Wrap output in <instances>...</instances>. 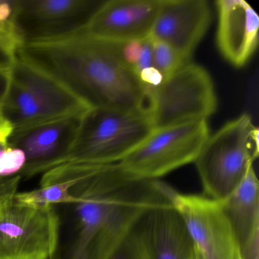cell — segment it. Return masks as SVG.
Instances as JSON below:
<instances>
[{
    "mask_svg": "<svg viewBox=\"0 0 259 259\" xmlns=\"http://www.w3.org/2000/svg\"><path fill=\"white\" fill-rule=\"evenodd\" d=\"M48 183L72 180L75 201L54 205L57 238L49 259H107L161 196L154 181H132L117 163H69L50 169Z\"/></svg>",
    "mask_w": 259,
    "mask_h": 259,
    "instance_id": "1",
    "label": "cell"
},
{
    "mask_svg": "<svg viewBox=\"0 0 259 259\" xmlns=\"http://www.w3.org/2000/svg\"><path fill=\"white\" fill-rule=\"evenodd\" d=\"M16 55L57 78L90 108L147 107L146 89L125 63L120 45L82 31L58 41L25 45Z\"/></svg>",
    "mask_w": 259,
    "mask_h": 259,
    "instance_id": "2",
    "label": "cell"
},
{
    "mask_svg": "<svg viewBox=\"0 0 259 259\" xmlns=\"http://www.w3.org/2000/svg\"><path fill=\"white\" fill-rule=\"evenodd\" d=\"M154 130L148 107L136 110L90 108L81 117L76 140L65 163H119Z\"/></svg>",
    "mask_w": 259,
    "mask_h": 259,
    "instance_id": "3",
    "label": "cell"
},
{
    "mask_svg": "<svg viewBox=\"0 0 259 259\" xmlns=\"http://www.w3.org/2000/svg\"><path fill=\"white\" fill-rule=\"evenodd\" d=\"M258 154V128L249 115L227 122L209 136L195 160L203 195L224 201L253 167Z\"/></svg>",
    "mask_w": 259,
    "mask_h": 259,
    "instance_id": "4",
    "label": "cell"
},
{
    "mask_svg": "<svg viewBox=\"0 0 259 259\" xmlns=\"http://www.w3.org/2000/svg\"><path fill=\"white\" fill-rule=\"evenodd\" d=\"M89 109L57 78L16 55L3 105V115L13 130L83 114Z\"/></svg>",
    "mask_w": 259,
    "mask_h": 259,
    "instance_id": "5",
    "label": "cell"
},
{
    "mask_svg": "<svg viewBox=\"0 0 259 259\" xmlns=\"http://www.w3.org/2000/svg\"><path fill=\"white\" fill-rule=\"evenodd\" d=\"M146 93L154 130L207 120L218 107L210 75L202 66L191 61Z\"/></svg>",
    "mask_w": 259,
    "mask_h": 259,
    "instance_id": "6",
    "label": "cell"
},
{
    "mask_svg": "<svg viewBox=\"0 0 259 259\" xmlns=\"http://www.w3.org/2000/svg\"><path fill=\"white\" fill-rule=\"evenodd\" d=\"M207 120L155 130L118 163L133 181H152L195 162L208 139Z\"/></svg>",
    "mask_w": 259,
    "mask_h": 259,
    "instance_id": "7",
    "label": "cell"
},
{
    "mask_svg": "<svg viewBox=\"0 0 259 259\" xmlns=\"http://www.w3.org/2000/svg\"><path fill=\"white\" fill-rule=\"evenodd\" d=\"M154 183L183 220L203 259H242L237 236L222 201L204 195L182 193L160 180Z\"/></svg>",
    "mask_w": 259,
    "mask_h": 259,
    "instance_id": "8",
    "label": "cell"
},
{
    "mask_svg": "<svg viewBox=\"0 0 259 259\" xmlns=\"http://www.w3.org/2000/svg\"><path fill=\"white\" fill-rule=\"evenodd\" d=\"M16 194L0 210V259H49L57 238L55 207L27 204Z\"/></svg>",
    "mask_w": 259,
    "mask_h": 259,
    "instance_id": "9",
    "label": "cell"
},
{
    "mask_svg": "<svg viewBox=\"0 0 259 259\" xmlns=\"http://www.w3.org/2000/svg\"><path fill=\"white\" fill-rule=\"evenodd\" d=\"M103 2L15 0L13 23L22 47L58 41L84 31Z\"/></svg>",
    "mask_w": 259,
    "mask_h": 259,
    "instance_id": "10",
    "label": "cell"
},
{
    "mask_svg": "<svg viewBox=\"0 0 259 259\" xmlns=\"http://www.w3.org/2000/svg\"><path fill=\"white\" fill-rule=\"evenodd\" d=\"M83 114L13 130L9 145L20 148L26 155V164L19 175L29 178L66 163L76 140Z\"/></svg>",
    "mask_w": 259,
    "mask_h": 259,
    "instance_id": "11",
    "label": "cell"
},
{
    "mask_svg": "<svg viewBox=\"0 0 259 259\" xmlns=\"http://www.w3.org/2000/svg\"><path fill=\"white\" fill-rule=\"evenodd\" d=\"M163 0L104 1L84 32L110 43L123 45L150 37Z\"/></svg>",
    "mask_w": 259,
    "mask_h": 259,
    "instance_id": "12",
    "label": "cell"
},
{
    "mask_svg": "<svg viewBox=\"0 0 259 259\" xmlns=\"http://www.w3.org/2000/svg\"><path fill=\"white\" fill-rule=\"evenodd\" d=\"M135 228L147 259H197L183 220L162 194Z\"/></svg>",
    "mask_w": 259,
    "mask_h": 259,
    "instance_id": "13",
    "label": "cell"
},
{
    "mask_svg": "<svg viewBox=\"0 0 259 259\" xmlns=\"http://www.w3.org/2000/svg\"><path fill=\"white\" fill-rule=\"evenodd\" d=\"M210 20L211 9L206 0H163L150 37L169 45L190 62Z\"/></svg>",
    "mask_w": 259,
    "mask_h": 259,
    "instance_id": "14",
    "label": "cell"
},
{
    "mask_svg": "<svg viewBox=\"0 0 259 259\" xmlns=\"http://www.w3.org/2000/svg\"><path fill=\"white\" fill-rule=\"evenodd\" d=\"M215 5L218 50L232 66L243 67L257 49L258 16L245 0H218Z\"/></svg>",
    "mask_w": 259,
    "mask_h": 259,
    "instance_id": "15",
    "label": "cell"
},
{
    "mask_svg": "<svg viewBox=\"0 0 259 259\" xmlns=\"http://www.w3.org/2000/svg\"><path fill=\"white\" fill-rule=\"evenodd\" d=\"M237 236L242 259H258L259 184L254 168L222 201Z\"/></svg>",
    "mask_w": 259,
    "mask_h": 259,
    "instance_id": "16",
    "label": "cell"
},
{
    "mask_svg": "<svg viewBox=\"0 0 259 259\" xmlns=\"http://www.w3.org/2000/svg\"><path fill=\"white\" fill-rule=\"evenodd\" d=\"M120 48L125 63L140 80L146 92L163 81L154 67L151 37L120 45Z\"/></svg>",
    "mask_w": 259,
    "mask_h": 259,
    "instance_id": "17",
    "label": "cell"
},
{
    "mask_svg": "<svg viewBox=\"0 0 259 259\" xmlns=\"http://www.w3.org/2000/svg\"><path fill=\"white\" fill-rule=\"evenodd\" d=\"M72 180H62L30 192H16L18 199L27 204L37 206L59 205L70 204L75 201V198L71 195L69 189L72 187Z\"/></svg>",
    "mask_w": 259,
    "mask_h": 259,
    "instance_id": "18",
    "label": "cell"
},
{
    "mask_svg": "<svg viewBox=\"0 0 259 259\" xmlns=\"http://www.w3.org/2000/svg\"><path fill=\"white\" fill-rule=\"evenodd\" d=\"M152 40V57L154 67L163 80L171 76L180 69L186 62L171 47L160 40Z\"/></svg>",
    "mask_w": 259,
    "mask_h": 259,
    "instance_id": "19",
    "label": "cell"
},
{
    "mask_svg": "<svg viewBox=\"0 0 259 259\" xmlns=\"http://www.w3.org/2000/svg\"><path fill=\"white\" fill-rule=\"evenodd\" d=\"M15 0H0V40L17 54L22 47L13 23Z\"/></svg>",
    "mask_w": 259,
    "mask_h": 259,
    "instance_id": "20",
    "label": "cell"
},
{
    "mask_svg": "<svg viewBox=\"0 0 259 259\" xmlns=\"http://www.w3.org/2000/svg\"><path fill=\"white\" fill-rule=\"evenodd\" d=\"M136 224L118 242L107 259H147L135 228Z\"/></svg>",
    "mask_w": 259,
    "mask_h": 259,
    "instance_id": "21",
    "label": "cell"
},
{
    "mask_svg": "<svg viewBox=\"0 0 259 259\" xmlns=\"http://www.w3.org/2000/svg\"><path fill=\"white\" fill-rule=\"evenodd\" d=\"M26 162V155L22 150L9 145L7 149L0 154V177L19 175Z\"/></svg>",
    "mask_w": 259,
    "mask_h": 259,
    "instance_id": "22",
    "label": "cell"
},
{
    "mask_svg": "<svg viewBox=\"0 0 259 259\" xmlns=\"http://www.w3.org/2000/svg\"><path fill=\"white\" fill-rule=\"evenodd\" d=\"M11 82V68L2 69L0 68V130L12 131L13 128L7 122L3 115V105L8 93Z\"/></svg>",
    "mask_w": 259,
    "mask_h": 259,
    "instance_id": "23",
    "label": "cell"
},
{
    "mask_svg": "<svg viewBox=\"0 0 259 259\" xmlns=\"http://www.w3.org/2000/svg\"><path fill=\"white\" fill-rule=\"evenodd\" d=\"M22 177H0V210L9 199L18 192Z\"/></svg>",
    "mask_w": 259,
    "mask_h": 259,
    "instance_id": "24",
    "label": "cell"
},
{
    "mask_svg": "<svg viewBox=\"0 0 259 259\" xmlns=\"http://www.w3.org/2000/svg\"><path fill=\"white\" fill-rule=\"evenodd\" d=\"M16 54L0 40V68L10 69L16 60Z\"/></svg>",
    "mask_w": 259,
    "mask_h": 259,
    "instance_id": "25",
    "label": "cell"
},
{
    "mask_svg": "<svg viewBox=\"0 0 259 259\" xmlns=\"http://www.w3.org/2000/svg\"><path fill=\"white\" fill-rule=\"evenodd\" d=\"M8 147V139L7 138H0V154L6 151Z\"/></svg>",
    "mask_w": 259,
    "mask_h": 259,
    "instance_id": "26",
    "label": "cell"
},
{
    "mask_svg": "<svg viewBox=\"0 0 259 259\" xmlns=\"http://www.w3.org/2000/svg\"><path fill=\"white\" fill-rule=\"evenodd\" d=\"M11 133L12 132L4 131V130H0V138H7V139H9Z\"/></svg>",
    "mask_w": 259,
    "mask_h": 259,
    "instance_id": "27",
    "label": "cell"
},
{
    "mask_svg": "<svg viewBox=\"0 0 259 259\" xmlns=\"http://www.w3.org/2000/svg\"><path fill=\"white\" fill-rule=\"evenodd\" d=\"M195 249H196V248H195ZM196 254H197V259H203V257H201V256L199 254H198V251H197V250H196Z\"/></svg>",
    "mask_w": 259,
    "mask_h": 259,
    "instance_id": "28",
    "label": "cell"
}]
</instances>
